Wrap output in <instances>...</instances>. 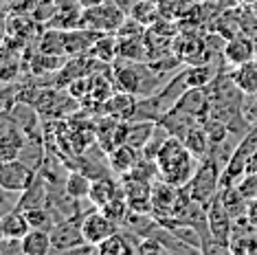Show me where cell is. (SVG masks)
Here are the masks:
<instances>
[{
  "instance_id": "6da1fadb",
  "label": "cell",
  "mask_w": 257,
  "mask_h": 255,
  "mask_svg": "<svg viewBox=\"0 0 257 255\" xmlns=\"http://www.w3.org/2000/svg\"><path fill=\"white\" fill-rule=\"evenodd\" d=\"M154 161L159 167V178L172 183L174 187H187L200 165V159L178 137H169Z\"/></svg>"
},
{
  "instance_id": "7a4b0ae2",
  "label": "cell",
  "mask_w": 257,
  "mask_h": 255,
  "mask_svg": "<svg viewBox=\"0 0 257 255\" xmlns=\"http://www.w3.org/2000/svg\"><path fill=\"white\" fill-rule=\"evenodd\" d=\"M220 176H222V163L218 161L215 154H207L204 159H200L196 174L191 176V181L187 183V191L194 200H198L200 205L207 207L211 198L220 191Z\"/></svg>"
},
{
  "instance_id": "3957f363",
  "label": "cell",
  "mask_w": 257,
  "mask_h": 255,
  "mask_svg": "<svg viewBox=\"0 0 257 255\" xmlns=\"http://www.w3.org/2000/svg\"><path fill=\"white\" fill-rule=\"evenodd\" d=\"M127 18V14L121 7H116L112 0L99 5L92 9H84V18H81V27L92 29L99 33H116Z\"/></svg>"
},
{
  "instance_id": "277c9868",
  "label": "cell",
  "mask_w": 257,
  "mask_h": 255,
  "mask_svg": "<svg viewBox=\"0 0 257 255\" xmlns=\"http://www.w3.org/2000/svg\"><path fill=\"white\" fill-rule=\"evenodd\" d=\"M36 178H38L36 170L18 159L0 163V187L7 194H22V191H27L36 183Z\"/></svg>"
},
{
  "instance_id": "5b68a950",
  "label": "cell",
  "mask_w": 257,
  "mask_h": 255,
  "mask_svg": "<svg viewBox=\"0 0 257 255\" xmlns=\"http://www.w3.org/2000/svg\"><path fill=\"white\" fill-rule=\"evenodd\" d=\"M207 224H209V235H211L213 240H218L222 244L229 246L231 233H233V218H231V213L226 211L224 202L220 198V191L207 205Z\"/></svg>"
},
{
  "instance_id": "8992f818",
  "label": "cell",
  "mask_w": 257,
  "mask_h": 255,
  "mask_svg": "<svg viewBox=\"0 0 257 255\" xmlns=\"http://www.w3.org/2000/svg\"><path fill=\"white\" fill-rule=\"evenodd\" d=\"M51 242H53V251L57 253H73L77 246L84 244V231H81V222L75 218H64L55 222L51 229Z\"/></svg>"
},
{
  "instance_id": "52a82bcc",
  "label": "cell",
  "mask_w": 257,
  "mask_h": 255,
  "mask_svg": "<svg viewBox=\"0 0 257 255\" xmlns=\"http://www.w3.org/2000/svg\"><path fill=\"white\" fill-rule=\"evenodd\" d=\"M81 231H84V240L88 244H99L103 242L106 237H110L112 233L119 231V222H114L112 218H108L101 209L90 211L81 218Z\"/></svg>"
},
{
  "instance_id": "ba28073f",
  "label": "cell",
  "mask_w": 257,
  "mask_h": 255,
  "mask_svg": "<svg viewBox=\"0 0 257 255\" xmlns=\"http://www.w3.org/2000/svg\"><path fill=\"white\" fill-rule=\"evenodd\" d=\"M229 246L231 253L235 255L257 253V227L248 220V216H239L233 220V233Z\"/></svg>"
},
{
  "instance_id": "9c48e42d",
  "label": "cell",
  "mask_w": 257,
  "mask_h": 255,
  "mask_svg": "<svg viewBox=\"0 0 257 255\" xmlns=\"http://www.w3.org/2000/svg\"><path fill=\"white\" fill-rule=\"evenodd\" d=\"M174 108L191 114V117H196L202 123V121L211 114V99H209L207 88H187L183 95L178 97V101L174 103Z\"/></svg>"
},
{
  "instance_id": "30bf717a",
  "label": "cell",
  "mask_w": 257,
  "mask_h": 255,
  "mask_svg": "<svg viewBox=\"0 0 257 255\" xmlns=\"http://www.w3.org/2000/svg\"><path fill=\"white\" fill-rule=\"evenodd\" d=\"M25 148V135L20 132L18 123H14L9 117H5L3 135H0V161H14Z\"/></svg>"
},
{
  "instance_id": "8fae6325",
  "label": "cell",
  "mask_w": 257,
  "mask_h": 255,
  "mask_svg": "<svg viewBox=\"0 0 257 255\" xmlns=\"http://www.w3.org/2000/svg\"><path fill=\"white\" fill-rule=\"evenodd\" d=\"M137 95H130V92H121L116 90L114 95H110L106 101H103V112L108 117L121 119V121H132L134 114H137Z\"/></svg>"
},
{
  "instance_id": "7c38bea8",
  "label": "cell",
  "mask_w": 257,
  "mask_h": 255,
  "mask_svg": "<svg viewBox=\"0 0 257 255\" xmlns=\"http://www.w3.org/2000/svg\"><path fill=\"white\" fill-rule=\"evenodd\" d=\"M29 231H31V224H29L25 211L11 209L0 218V237L3 240H22Z\"/></svg>"
},
{
  "instance_id": "4fadbf2b",
  "label": "cell",
  "mask_w": 257,
  "mask_h": 255,
  "mask_svg": "<svg viewBox=\"0 0 257 255\" xmlns=\"http://www.w3.org/2000/svg\"><path fill=\"white\" fill-rule=\"evenodd\" d=\"M222 53H224L226 64H231V66H239V64H244V62L255 60L257 49H255V44H253V40L250 38H231L229 42L224 44Z\"/></svg>"
},
{
  "instance_id": "5bb4252c",
  "label": "cell",
  "mask_w": 257,
  "mask_h": 255,
  "mask_svg": "<svg viewBox=\"0 0 257 255\" xmlns=\"http://www.w3.org/2000/svg\"><path fill=\"white\" fill-rule=\"evenodd\" d=\"M141 150L127 146V143H123V146H116L112 152H108V165L110 170H112L114 174H119V176H123V174H127L132 170L134 165L141 161Z\"/></svg>"
},
{
  "instance_id": "9a60e30c",
  "label": "cell",
  "mask_w": 257,
  "mask_h": 255,
  "mask_svg": "<svg viewBox=\"0 0 257 255\" xmlns=\"http://www.w3.org/2000/svg\"><path fill=\"white\" fill-rule=\"evenodd\" d=\"M22 255H46L53 251V242H51V231L44 229H31L20 240Z\"/></svg>"
},
{
  "instance_id": "2e32d148",
  "label": "cell",
  "mask_w": 257,
  "mask_h": 255,
  "mask_svg": "<svg viewBox=\"0 0 257 255\" xmlns=\"http://www.w3.org/2000/svg\"><path fill=\"white\" fill-rule=\"evenodd\" d=\"M231 77L244 95H257V60H250L235 66Z\"/></svg>"
},
{
  "instance_id": "e0dca14e",
  "label": "cell",
  "mask_w": 257,
  "mask_h": 255,
  "mask_svg": "<svg viewBox=\"0 0 257 255\" xmlns=\"http://www.w3.org/2000/svg\"><path fill=\"white\" fill-rule=\"evenodd\" d=\"M121 191V185H116L112 178H106V176H99L92 181V187H90V196L88 200L92 205L97 207V209H101L106 202H110L114 198L116 194Z\"/></svg>"
},
{
  "instance_id": "ac0fdd59",
  "label": "cell",
  "mask_w": 257,
  "mask_h": 255,
  "mask_svg": "<svg viewBox=\"0 0 257 255\" xmlns=\"http://www.w3.org/2000/svg\"><path fill=\"white\" fill-rule=\"evenodd\" d=\"M183 143L198 156V159H204V156L211 152V139H209L202 123H196L194 128H189L183 137Z\"/></svg>"
},
{
  "instance_id": "d6986e66",
  "label": "cell",
  "mask_w": 257,
  "mask_h": 255,
  "mask_svg": "<svg viewBox=\"0 0 257 255\" xmlns=\"http://www.w3.org/2000/svg\"><path fill=\"white\" fill-rule=\"evenodd\" d=\"M156 121H148V119H132L127 121V139L125 143L137 150H143L145 143L150 141L152 132H154Z\"/></svg>"
},
{
  "instance_id": "ffe728a7",
  "label": "cell",
  "mask_w": 257,
  "mask_h": 255,
  "mask_svg": "<svg viewBox=\"0 0 257 255\" xmlns=\"http://www.w3.org/2000/svg\"><path fill=\"white\" fill-rule=\"evenodd\" d=\"M88 55H90V57H95V60H97L99 64H103V66H106V64H112L114 60H119L116 38L112 36V33H103V36L90 46Z\"/></svg>"
},
{
  "instance_id": "44dd1931",
  "label": "cell",
  "mask_w": 257,
  "mask_h": 255,
  "mask_svg": "<svg viewBox=\"0 0 257 255\" xmlns=\"http://www.w3.org/2000/svg\"><path fill=\"white\" fill-rule=\"evenodd\" d=\"M90 187H92V178L88 174H84L81 170H75L66 176V185H64V191H66L68 198L73 200H84L90 196Z\"/></svg>"
},
{
  "instance_id": "7402d4cb",
  "label": "cell",
  "mask_w": 257,
  "mask_h": 255,
  "mask_svg": "<svg viewBox=\"0 0 257 255\" xmlns=\"http://www.w3.org/2000/svg\"><path fill=\"white\" fill-rule=\"evenodd\" d=\"M36 207H46V185L42 181V176H38L36 183H33L27 191H22L16 209L29 211V209H36Z\"/></svg>"
},
{
  "instance_id": "603a6c76",
  "label": "cell",
  "mask_w": 257,
  "mask_h": 255,
  "mask_svg": "<svg viewBox=\"0 0 257 255\" xmlns=\"http://www.w3.org/2000/svg\"><path fill=\"white\" fill-rule=\"evenodd\" d=\"M220 198H222V202H224L226 211L231 213L233 220L239 218V216H246L248 200L242 196V191L237 189V185H231V187H220Z\"/></svg>"
},
{
  "instance_id": "cb8c5ba5",
  "label": "cell",
  "mask_w": 257,
  "mask_h": 255,
  "mask_svg": "<svg viewBox=\"0 0 257 255\" xmlns=\"http://www.w3.org/2000/svg\"><path fill=\"white\" fill-rule=\"evenodd\" d=\"M40 51L51 55H64L66 53V31L62 29H49L40 38Z\"/></svg>"
},
{
  "instance_id": "d4e9b609",
  "label": "cell",
  "mask_w": 257,
  "mask_h": 255,
  "mask_svg": "<svg viewBox=\"0 0 257 255\" xmlns=\"http://www.w3.org/2000/svg\"><path fill=\"white\" fill-rule=\"evenodd\" d=\"M127 16L137 22H141L143 27H152L161 18V9H159V3H154V0H139Z\"/></svg>"
},
{
  "instance_id": "484cf974",
  "label": "cell",
  "mask_w": 257,
  "mask_h": 255,
  "mask_svg": "<svg viewBox=\"0 0 257 255\" xmlns=\"http://www.w3.org/2000/svg\"><path fill=\"white\" fill-rule=\"evenodd\" d=\"M25 213H27V220H29V224H31V229L51 231L55 227L53 216H51V211L46 209V207H36V209H29Z\"/></svg>"
},
{
  "instance_id": "4316f807",
  "label": "cell",
  "mask_w": 257,
  "mask_h": 255,
  "mask_svg": "<svg viewBox=\"0 0 257 255\" xmlns=\"http://www.w3.org/2000/svg\"><path fill=\"white\" fill-rule=\"evenodd\" d=\"M237 189L242 191V196L248 202L250 200H257V172L244 174V176L239 178V183H237Z\"/></svg>"
},
{
  "instance_id": "83f0119b",
  "label": "cell",
  "mask_w": 257,
  "mask_h": 255,
  "mask_svg": "<svg viewBox=\"0 0 257 255\" xmlns=\"http://www.w3.org/2000/svg\"><path fill=\"white\" fill-rule=\"evenodd\" d=\"M242 112L250 125L257 123V95H244V103H242Z\"/></svg>"
},
{
  "instance_id": "f1b7e54d",
  "label": "cell",
  "mask_w": 257,
  "mask_h": 255,
  "mask_svg": "<svg viewBox=\"0 0 257 255\" xmlns=\"http://www.w3.org/2000/svg\"><path fill=\"white\" fill-rule=\"evenodd\" d=\"M112 3L116 5V7H121L125 11V14H130V11L134 9V5L139 3V0H112Z\"/></svg>"
},
{
  "instance_id": "f546056e",
  "label": "cell",
  "mask_w": 257,
  "mask_h": 255,
  "mask_svg": "<svg viewBox=\"0 0 257 255\" xmlns=\"http://www.w3.org/2000/svg\"><path fill=\"white\" fill-rule=\"evenodd\" d=\"M246 216H248V220L257 227V200H250L248 202V211H246Z\"/></svg>"
},
{
  "instance_id": "4dcf8cb0",
  "label": "cell",
  "mask_w": 257,
  "mask_h": 255,
  "mask_svg": "<svg viewBox=\"0 0 257 255\" xmlns=\"http://www.w3.org/2000/svg\"><path fill=\"white\" fill-rule=\"evenodd\" d=\"M253 172H257V150L248 156V161H246V174H253Z\"/></svg>"
},
{
  "instance_id": "1f68e13d",
  "label": "cell",
  "mask_w": 257,
  "mask_h": 255,
  "mask_svg": "<svg viewBox=\"0 0 257 255\" xmlns=\"http://www.w3.org/2000/svg\"><path fill=\"white\" fill-rule=\"evenodd\" d=\"M81 5V9H92V7H99V5L108 3V0H77Z\"/></svg>"
},
{
  "instance_id": "d6a6232c",
  "label": "cell",
  "mask_w": 257,
  "mask_h": 255,
  "mask_svg": "<svg viewBox=\"0 0 257 255\" xmlns=\"http://www.w3.org/2000/svg\"><path fill=\"white\" fill-rule=\"evenodd\" d=\"M154 3H161V0H154Z\"/></svg>"
}]
</instances>
